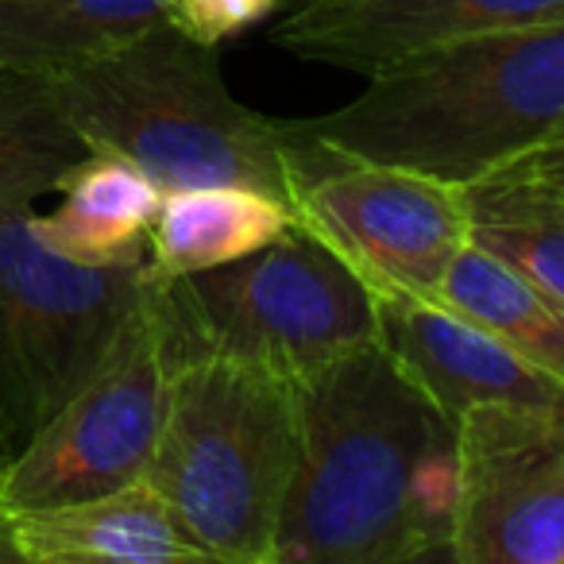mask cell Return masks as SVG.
I'll use <instances>...</instances> for the list:
<instances>
[{
  "label": "cell",
  "instance_id": "obj_13",
  "mask_svg": "<svg viewBox=\"0 0 564 564\" xmlns=\"http://www.w3.org/2000/svg\"><path fill=\"white\" fill-rule=\"evenodd\" d=\"M299 228L282 197L248 186L166 189L148 228V263L159 279L209 271L267 248Z\"/></svg>",
  "mask_w": 564,
  "mask_h": 564
},
{
  "label": "cell",
  "instance_id": "obj_20",
  "mask_svg": "<svg viewBox=\"0 0 564 564\" xmlns=\"http://www.w3.org/2000/svg\"><path fill=\"white\" fill-rule=\"evenodd\" d=\"M491 178L530 182V186H541V189H549V194L564 197V128L556 135H549L545 143L530 148L525 155H518L514 163H507L502 171H495Z\"/></svg>",
  "mask_w": 564,
  "mask_h": 564
},
{
  "label": "cell",
  "instance_id": "obj_8",
  "mask_svg": "<svg viewBox=\"0 0 564 564\" xmlns=\"http://www.w3.org/2000/svg\"><path fill=\"white\" fill-rule=\"evenodd\" d=\"M291 143V205L299 225L333 248L379 299L445 302V279L471 232L464 186L406 166L371 163L299 135Z\"/></svg>",
  "mask_w": 564,
  "mask_h": 564
},
{
  "label": "cell",
  "instance_id": "obj_3",
  "mask_svg": "<svg viewBox=\"0 0 564 564\" xmlns=\"http://www.w3.org/2000/svg\"><path fill=\"white\" fill-rule=\"evenodd\" d=\"M47 82L89 151L140 166L163 194L248 186L291 205L282 120L236 101L213 47L182 28L163 24Z\"/></svg>",
  "mask_w": 564,
  "mask_h": 564
},
{
  "label": "cell",
  "instance_id": "obj_4",
  "mask_svg": "<svg viewBox=\"0 0 564 564\" xmlns=\"http://www.w3.org/2000/svg\"><path fill=\"white\" fill-rule=\"evenodd\" d=\"M294 433L291 379L209 352L186 333L143 479L213 561L274 564Z\"/></svg>",
  "mask_w": 564,
  "mask_h": 564
},
{
  "label": "cell",
  "instance_id": "obj_5",
  "mask_svg": "<svg viewBox=\"0 0 564 564\" xmlns=\"http://www.w3.org/2000/svg\"><path fill=\"white\" fill-rule=\"evenodd\" d=\"M148 282V259L78 263L43 240L32 205L0 213V460L86 383Z\"/></svg>",
  "mask_w": 564,
  "mask_h": 564
},
{
  "label": "cell",
  "instance_id": "obj_11",
  "mask_svg": "<svg viewBox=\"0 0 564 564\" xmlns=\"http://www.w3.org/2000/svg\"><path fill=\"white\" fill-rule=\"evenodd\" d=\"M376 322L379 345L453 425L484 402L564 406V387L556 379L445 302L376 294Z\"/></svg>",
  "mask_w": 564,
  "mask_h": 564
},
{
  "label": "cell",
  "instance_id": "obj_2",
  "mask_svg": "<svg viewBox=\"0 0 564 564\" xmlns=\"http://www.w3.org/2000/svg\"><path fill=\"white\" fill-rule=\"evenodd\" d=\"M286 124L371 163L476 186L564 128V24L417 51L371 74L345 109Z\"/></svg>",
  "mask_w": 564,
  "mask_h": 564
},
{
  "label": "cell",
  "instance_id": "obj_14",
  "mask_svg": "<svg viewBox=\"0 0 564 564\" xmlns=\"http://www.w3.org/2000/svg\"><path fill=\"white\" fill-rule=\"evenodd\" d=\"M174 24V0H0V66L63 74Z\"/></svg>",
  "mask_w": 564,
  "mask_h": 564
},
{
  "label": "cell",
  "instance_id": "obj_12",
  "mask_svg": "<svg viewBox=\"0 0 564 564\" xmlns=\"http://www.w3.org/2000/svg\"><path fill=\"white\" fill-rule=\"evenodd\" d=\"M0 538L32 564H209L163 495L135 479L109 495L0 514Z\"/></svg>",
  "mask_w": 564,
  "mask_h": 564
},
{
  "label": "cell",
  "instance_id": "obj_1",
  "mask_svg": "<svg viewBox=\"0 0 564 564\" xmlns=\"http://www.w3.org/2000/svg\"><path fill=\"white\" fill-rule=\"evenodd\" d=\"M294 417L274 564L453 556L456 425L379 340L294 379Z\"/></svg>",
  "mask_w": 564,
  "mask_h": 564
},
{
  "label": "cell",
  "instance_id": "obj_6",
  "mask_svg": "<svg viewBox=\"0 0 564 564\" xmlns=\"http://www.w3.org/2000/svg\"><path fill=\"white\" fill-rule=\"evenodd\" d=\"M186 329L171 286L151 282L89 379L0 460V514L94 499L143 479Z\"/></svg>",
  "mask_w": 564,
  "mask_h": 564
},
{
  "label": "cell",
  "instance_id": "obj_19",
  "mask_svg": "<svg viewBox=\"0 0 564 564\" xmlns=\"http://www.w3.org/2000/svg\"><path fill=\"white\" fill-rule=\"evenodd\" d=\"M271 9L274 0H174V28L213 47Z\"/></svg>",
  "mask_w": 564,
  "mask_h": 564
},
{
  "label": "cell",
  "instance_id": "obj_15",
  "mask_svg": "<svg viewBox=\"0 0 564 564\" xmlns=\"http://www.w3.org/2000/svg\"><path fill=\"white\" fill-rule=\"evenodd\" d=\"M63 205L40 217V236L78 263L148 259V228L163 189L105 151H89L63 178Z\"/></svg>",
  "mask_w": 564,
  "mask_h": 564
},
{
  "label": "cell",
  "instance_id": "obj_9",
  "mask_svg": "<svg viewBox=\"0 0 564 564\" xmlns=\"http://www.w3.org/2000/svg\"><path fill=\"white\" fill-rule=\"evenodd\" d=\"M453 561L564 564V406L484 402L456 422Z\"/></svg>",
  "mask_w": 564,
  "mask_h": 564
},
{
  "label": "cell",
  "instance_id": "obj_16",
  "mask_svg": "<svg viewBox=\"0 0 564 564\" xmlns=\"http://www.w3.org/2000/svg\"><path fill=\"white\" fill-rule=\"evenodd\" d=\"M445 306L514 348L525 364L564 387V302L522 279L479 243H464L445 279Z\"/></svg>",
  "mask_w": 564,
  "mask_h": 564
},
{
  "label": "cell",
  "instance_id": "obj_7",
  "mask_svg": "<svg viewBox=\"0 0 564 564\" xmlns=\"http://www.w3.org/2000/svg\"><path fill=\"white\" fill-rule=\"evenodd\" d=\"M166 286L197 345L291 383L379 340L368 282L302 225L251 256L166 279Z\"/></svg>",
  "mask_w": 564,
  "mask_h": 564
},
{
  "label": "cell",
  "instance_id": "obj_10",
  "mask_svg": "<svg viewBox=\"0 0 564 564\" xmlns=\"http://www.w3.org/2000/svg\"><path fill=\"white\" fill-rule=\"evenodd\" d=\"M564 24V0H310L274 28V47L371 78L441 43Z\"/></svg>",
  "mask_w": 564,
  "mask_h": 564
},
{
  "label": "cell",
  "instance_id": "obj_17",
  "mask_svg": "<svg viewBox=\"0 0 564 564\" xmlns=\"http://www.w3.org/2000/svg\"><path fill=\"white\" fill-rule=\"evenodd\" d=\"M86 155L51 82L0 66V213L58 189Z\"/></svg>",
  "mask_w": 564,
  "mask_h": 564
},
{
  "label": "cell",
  "instance_id": "obj_18",
  "mask_svg": "<svg viewBox=\"0 0 564 564\" xmlns=\"http://www.w3.org/2000/svg\"><path fill=\"white\" fill-rule=\"evenodd\" d=\"M464 194L468 240L564 302V197L514 178H484Z\"/></svg>",
  "mask_w": 564,
  "mask_h": 564
}]
</instances>
